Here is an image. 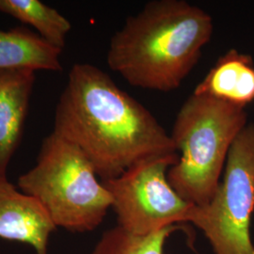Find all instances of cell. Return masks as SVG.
Here are the masks:
<instances>
[{"label": "cell", "instance_id": "11", "mask_svg": "<svg viewBox=\"0 0 254 254\" xmlns=\"http://www.w3.org/2000/svg\"><path fill=\"white\" fill-rule=\"evenodd\" d=\"M0 11L32 26L39 36L61 50L72 28L68 19L40 0H0Z\"/></svg>", "mask_w": 254, "mask_h": 254}, {"label": "cell", "instance_id": "1", "mask_svg": "<svg viewBox=\"0 0 254 254\" xmlns=\"http://www.w3.org/2000/svg\"><path fill=\"white\" fill-rule=\"evenodd\" d=\"M53 132L81 150L101 181L150 157L177 154L154 115L92 64L72 67L56 108Z\"/></svg>", "mask_w": 254, "mask_h": 254}, {"label": "cell", "instance_id": "4", "mask_svg": "<svg viewBox=\"0 0 254 254\" xmlns=\"http://www.w3.org/2000/svg\"><path fill=\"white\" fill-rule=\"evenodd\" d=\"M18 189L43 205L56 227L71 233L94 231L112 206L88 157L54 132L44 139L36 165L19 177Z\"/></svg>", "mask_w": 254, "mask_h": 254}, {"label": "cell", "instance_id": "12", "mask_svg": "<svg viewBox=\"0 0 254 254\" xmlns=\"http://www.w3.org/2000/svg\"><path fill=\"white\" fill-rule=\"evenodd\" d=\"M180 225H173L147 236H136L116 226L106 231L91 254H164L167 241Z\"/></svg>", "mask_w": 254, "mask_h": 254}, {"label": "cell", "instance_id": "2", "mask_svg": "<svg viewBox=\"0 0 254 254\" xmlns=\"http://www.w3.org/2000/svg\"><path fill=\"white\" fill-rule=\"evenodd\" d=\"M213 18L185 0H153L110 40L107 62L133 87L172 91L180 87L213 36Z\"/></svg>", "mask_w": 254, "mask_h": 254}, {"label": "cell", "instance_id": "6", "mask_svg": "<svg viewBox=\"0 0 254 254\" xmlns=\"http://www.w3.org/2000/svg\"><path fill=\"white\" fill-rule=\"evenodd\" d=\"M178 154L150 157L118 177L102 181L112 199L117 226L136 236L190 223L196 205L184 200L168 180Z\"/></svg>", "mask_w": 254, "mask_h": 254}, {"label": "cell", "instance_id": "3", "mask_svg": "<svg viewBox=\"0 0 254 254\" xmlns=\"http://www.w3.org/2000/svg\"><path fill=\"white\" fill-rule=\"evenodd\" d=\"M249 124L245 109L192 93L179 110L170 136L179 159L168 180L184 200L205 206L218 190L228 154Z\"/></svg>", "mask_w": 254, "mask_h": 254}, {"label": "cell", "instance_id": "5", "mask_svg": "<svg viewBox=\"0 0 254 254\" xmlns=\"http://www.w3.org/2000/svg\"><path fill=\"white\" fill-rule=\"evenodd\" d=\"M254 124L249 123L230 149L218 190L196 206L190 223L203 233L215 254H254Z\"/></svg>", "mask_w": 254, "mask_h": 254}, {"label": "cell", "instance_id": "9", "mask_svg": "<svg viewBox=\"0 0 254 254\" xmlns=\"http://www.w3.org/2000/svg\"><path fill=\"white\" fill-rule=\"evenodd\" d=\"M193 93L245 109L254 101L252 56L240 53L236 49L229 50L218 59Z\"/></svg>", "mask_w": 254, "mask_h": 254}, {"label": "cell", "instance_id": "7", "mask_svg": "<svg viewBox=\"0 0 254 254\" xmlns=\"http://www.w3.org/2000/svg\"><path fill=\"white\" fill-rule=\"evenodd\" d=\"M57 230L35 198L0 178V239L29 246L34 254H48L50 237Z\"/></svg>", "mask_w": 254, "mask_h": 254}, {"label": "cell", "instance_id": "10", "mask_svg": "<svg viewBox=\"0 0 254 254\" xmlns=\"http://www.w3.org/2000/svg\"><path fill=\"white\" fill-rule=\"evenodd\" d=\"M62 51L25 27L0 30V71L27 69L61 72Z\"/></svg>", "mask_w": 254, "mask_h": 254}, {"label": "cell", "instance_id": "8", "mask_svg": "<svg viewBox=\"0 0 254 254\" xmlns=\"http://www.w3.org/2000/svg\"><path fill=\"white\" fill-rule=\"evenodd\" d=\"M35 71H0V178L8 179L10 160L24 132Z\"/></svg>", "mask_w": 254, "mask_h": 254}]
</instances>
